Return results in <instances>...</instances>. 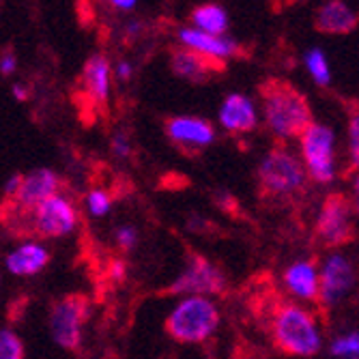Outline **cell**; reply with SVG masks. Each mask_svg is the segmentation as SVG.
<instances>
[{"instance_id":"7a4b0ae2","label":"cell","mask_w":359,"mask_h":359,"mask_svg":"<svg viewBox=\"0 0 359 359\" xmlns=\"http://www.w3.org/2000/svg\"><path fill=\"white\" fill-rule=\"evenodd\" d=\"M260 100L269 129L280 138H302L314 123L308 100L284 80H265L260 84Z\"/></svg>"},{"instance_id":"d6a6232c","label":"cell","mask_w":359,"mask_h":359,"mask_svg":"<svg viewBox=\"0 0 359 359\" xmlns=\"http://www.w3.org/2000/svg\"><path fill=\"white\" fill-rule=\"evenodd\" d=\"M13 95L18 97V100H20V102H24V100H26V97H28V93H26V90H24V88H22L20 84H15V86H13Z\"/></svg>"},{"instance_id":"d6986e66","label":"cell","mask_w":359,"mask_h":359,"mask_svg":"<svg viewBox=\"0 0 359 359\" xmlns=\"http://www.w3.org/2000/svg\"><path fill=\"white\" fill-rule=\"evenodd\" d=\"M286 284L288 288L299 297L306 299H316L318 297V280H316V269L312 263H297L286 271Z\"/></svg>"},{"instance_id":"8992f818","label":"cell","mask_w":359,"mask_h":359,"mask_svg":"<svg viewBox=\"0 0 359 359\" xmlns=\"http://www.w3.org/2000/svg\"><path fill=\"white\" fill-rule=\"evenodd\" d=\"M351 201L344 194H330L323 203L318 222H316V239L325 248H340L355 239V226L351 222Z\"/></svg>"},{"instance_id":"ac0fdd59","label":"cell","mask_w":359,"mask_h":359,"mask_svg":"<svg viewBox=\"0 0 359 359\" xmlns=\"http://www.w3.org/2000/svg\"><path fill=\"white\" fill-rule=\"evenodd\" d=\"M50 263V254L39 245H22L7 258V267L15 276H32Z\"/></svg>"},{"instance_id":"e0dca14e","label":"cell","mask_w":359,"mask_h":359,"mask_svg":"<svg viewBox=\"0 0 359 359\" xmlns=\"http://www.w3.org/2000/svg\"><path fill=\"white\" fill-rule=\"evenodd\" d=\"M353 284V269L348 265V260L342 256H332L327 260V265L323 269L320 278V297L325 304L338 302L344 292Z\"/></svg>"},{"instance_id":"5bb4252c","label":"cell","mask_w":359,"mask_h":359,"mask_svg":"<svg viewBox=\"0 0 359 359\" xmlns=\"http://www.w3.org/2000/svg\"><path fill=\"white\" fill-rule=\"evenodd\" d=\"M316 28L327 35H348L351 30L357 28L359 15L344 3V0H327L316 11Z\"/></svg>"},{"instance_id":"2e32d148","label":"cell","mask_w":359,"mask_h":359,"mask_svg":"<svg viewBox=\"0 0 359 359\" xmlns=\"http://www.w3.org/2000/svg\"><path fill=\"white\" fill-rule=\"evenodd\" d=\"M256 110L245 95H228L219 110V123L231 134H248L256 127Z\"/></svg>"},{"instance_id":"4fadbf2b","label":"cell","mask_w":359,"mask_h":359,"mask_svg":"<svg viewBox=\"0 0 359 359\" xmlns=\"http://www.w3.org/2000/svg\"><path fill=\"white\" fill-rule=\"evenodd\" d=\"M179 39L185 48L196 50V52H201L215 60H222V62H224V58H231V56L239 54V43L228 35H222V37L209 35L205 30L187 26V28L179 30Z\"/></svg>"},{"instance_id":"5b68a950","label":"cell","mask_w":359,"mask_h":359,"mask_svg":"<svg viewBox=\"0 0 359 359\" xmlns=\"http://www.w3.org/2000/svg\"><path fill=\"white\" fill-rule=\"evenodd\" d=\"M181 292H211V295H226L228 280L217 265L198 252H191L185 271L161 290V295H181Z\"/></svg>"},{"instance_id":"277c9868","label":"cell","mask_w":359,"mask_h":359,"mask_svg":"<svg viewBox=\"0 0 359 359\" xmlns=\"http://www.w3.org/2000/svg\"><path fill=\"white\" fill-rule=\"evenodd\" d=\"M219 325L217 308L205 297H189L181 302L164 323V332L175 342L198 344L211 338Z\"/></svg>"},{"instance_id":"52a82bcc","label":"cell","mask_w":359,"mask_h":359,"mask_svg":"<svg viewBox=\"0 0 359 359\" xmlns=\"http://www.w3.org/2000/svg\"><path fill=\"white\" fill-rule=\"evenodd\" d=\"M88 316V297L82 292H72L65 295L60 302L54 304L52 308V334L56 342L67 348V351H78L82 342V323Z\"/></svg>"},{"instance_id":"484cf974","label":"cell","mask_w":359,"mask_h":359,"mask_svg":"<svg viewBox=\"0 0 359 359\" xmlns=\"http://www.w3.org/2000/svg\"><path fill=\"white\" fill-rule=\"evenodd\" d=\"M213 198H215V205H217L224 213L233 215V217L241 215V207H239V201L235 198V196H231L228 191L219 189V191H215Z\"/></svg>"},{"instance_id":"836d02e7","label":"cell","mask_w":359,"mask_h":359,"mask_svg":"<svg viewBox=\"0 0 359 359\" xmlns=\"http://www.w3.org/2000/svg\"><path fill=\"white\" fill-rule=\"evenodd\" d=\"M355 194H357V209H359V177L355 181Z\"/></svg>"},{"instance_id":"3957f363","label":"cell","mask_w":359,"mask_h":359,"mask_svg":"<svg viewBox=\"0 0 359 359\" xmlns=\"http://www.w3.org/2000/svg\"><path fill=\"white\" fill-rule=\"evenodd\" d=\"M258 187L260 196L269 201H292L304 194L306 172L299 159L290 151L276 147L263 159L258 168Z\"/></svg>"},{"instance_id":"ba28073f","label":"cell","mask_w":359,"mask_h":359,"mask_svg":"<svg viewBox=\"0 0 359 359\" xmlns=\"http://www.w3.org/2000/svg\"><path fill=\"white\" fill-rule=\"evenodd\" d=\"M62 179L58 175H54L52 170H37L28 177L22 179V185L18 187V191L13 196H5L3 203V211L7 213L9 209H13V217L22 215L28 217L32 211H35L41 203H46L52 196H56V191L60 189Z\"/></svg>"},{"instance_id":"9a60e30c","label":"cell","mask_w":359,"mask_h":359,"mask_svg":"<svg viewBox=\"0 0 359 359\" xmlns=\"http://www.w3.org/2000/svg\"><path fill=\"white\" fill-rule=\"evenodd\" d=\"M84 90L95 106H106L110 95V60L104 54H93L82 69Z\"/></svg>"},{"instance_id":"7402d4cb","label":"cell","mask_w":359,"mask_h":359,"mask_svg":"<svg viewBox=\"0 0 359 359\" xmlns=\"http://www.w3.org/2000/svg\"><path fill=\"white\" fill-rule=\"evenodd\" d=\"M0 357L3 359H24V344L18 334L5 330L0 336Z\"/></svg>"},{"instance_id":"83f0119b","label":"cell","mask_w":359,"mask_h":359,"mask_svg":"<svg viewBox=\"0 0 359 359\" xmlns=\"http://www.w3.org/2000/svg\"><path fill=\"white\" fill-rule=\"evenodd\" d=\"M15 65H18L15 54L11 50H5L3 58H0V72H3V76H11L15 72Z\"/></svg>"},{"instance_id":"6da1fadb","label":"cell","mask_w":359,"mask_h":359,"mask_svg":"<svg viewBox=\"0 0 359 359\" xmlns=\"http://www.w3.org/2000/svg\"><path fill=\"white\" fill-rule=\"evenodd\" d=\"M248 306L254 314V320L267 332L280 353L292 357H310L318 351L320 338L314 316L295 302L280 295L273 282L256 286L250 292Z\"/></svg>"},{"instance_id":"cb8c5ba5","label":"cell","mask_w":359,"mask_h":359,"mask_svg":"<svg viewBox=\"0 0 359 359\" xmlns=\"http://www.w3.org/2000/svg\"><path fill=\"white\" fill-rule=\"evenodd\" d=\"M334 355H344V357H359V334H351L346 338H340L332 346Z\"/></svg>"},{"instance_id":"4316f807","label":"cell","mask_w":359,"mask_h":359,"mask_svg":"<svg viewBox=\"0 0 359 359\" xmlns=\"http://www.w3.org/2000/svg\"><path fill=\"white\" fill-rule=\"evenodd\" d=\"M116 243L123 252H129L136 245V231L134 228H121L116 233Z\"/></svg>"},{"instance_id":"603a6c76","label":"cell","mask_w":359,"mask_h":359,"mask_svg":"<svg viewBox=\"0 0 359 359\" xmlns=\"http://www.w3.org/2000/svg\"><path fill=\"white\" fill-rule=\"evenodd\" d=\"M348 153L351 166L359 170V108L348 118Z\"/></svg>"},{"instance_id":"4dcf8cb0","label":"cell","mask_w":359,"mask_h":359,"mask_svg":"<svg viewBox=\"0 0 359 359\" xmlns=\"http://www.w3.org/2000/svg\"><path fill=\"white\" fill-rule=\"evenodd\" d=\"M116 76H118L121 80H129V78H132V65H129L127 60H121V62L116 65Z\"/></svg>"},{"instance_id":"9c48e42d","label":"cell","mask_w":359,"mask_h":359,"mask_svg":"<svg viewBox=\"0 0 359 359\" xmlns=\"http://www.w3.org/2000/svg\"><path fill=\"white\" fill-rule=\"evenodd\" d=\"M334 132L330 127L312 123L302 136V151L310 177L316 183L334 179Z\"/></svg>"},{"instance_id":"f1b7e54d","label":"cell","mask_w":359,"mask_h":359,"mask_svg":"<svg viewBox=\"0 0 359 359\" xmlns=\"http://www.w3.org/2000/svg\"><path fill=\"white\" fill-rule=\"evenodd\" d=\"M233 359H260L248 342H239L233 351Z\"/></svg>"},{"instance_id":"d4e9b609","label":"cell","mask_w":359,"mask_h":359,"mask_svg":"<svg viewBox=\"0 0 359 359\" xmlns=\"http://www.w3.org/2000/svg\"><path fill=\"white\" fill-rule=\"evenodd\" d=\"M112 196L114 194H108L104 189H93L90 196H88V207L95 215H104L108 209H110V203H112Z\"/></svg>"},{"instance_id":"44dd1931","label":"cell","mask_w":359,"mask_h":359,"mask_svg":"<svg viewBox=\"0 0 359 359\" xmlns=\"http://www.w3.org/2000/svg\"><path fill=\"white\" fill-rule=\"evenodd\" d=\"M304 62L310 72V76L314 78V82L318 86H327L332 82V72H330V62H327V56L320 48H312L306 52L304 56Z\"/></svg>"},{"instance_id":"7c38bea8","label":"cell","mask_w":359,"mask_h":359,"mask_svg":"<svg viewBox=\"0 0 359 359\" xmlns=\"http://www.w3.org/2000/svg\"><path fill=\"white\" fill-rule=\"evenodd\" d=\"M170 67L177 76L191 82H207L213 74L224 72V62L189 48H177L170 54Z\"/></svg>"},{"instance_id":"ffe728a7","label":"cell","mask_w":359,"mask_h":359,"mask_svg":"<svg viewBox=\"0 0 359 359\" xmlns=\"http://www.w3.org/2000/svg\"><path fill=\"white\" fill-rule=\"evenodd\" d=\"M191 22L194 28L205 30L209 35H226L228 26H231V20H228V13L224 7L219 5H201L191 11Z\"/></svg>"},{"instance_id":"8fae6325","label":"cell","mask_w":359,"mask_h":359,"mask_svg":"<svg viewBox=\"0 0 359 359\" xmlns=\"http://www.w3.org/2000/svg\"><path fill=\"white\" fill-rule=\"evenodd\" d=\"M166 134L183 153H194V151H201L213 142L215 129L205 118L172 116L166 121Z\"/></svg>"},{"instance_id":"1f68e13d","label":"cell","mask_w":359,"mask_h":359,"mask_svg":"<svg viewBox=\"0 0 359 359\" xmlns=\"http://www.w3.org/2000/svg\"><path fill=\"white\" fill-rule=\"evenodd\" d=\"M108 3H110L112 7L121 9V11H129V9H134V7H136L138 0H108Z\"/></svg>"},{"instance_id":"30bf717a","label":"cell","mask_w":359,"mask_h":359,"mask_svg":"<svg viewBox=\"0 0 359 359\" xmlns=\"http://www.w3.org/2000/svg\"><path fill=\"white\" fill-rule=\"evenodd\" d=\"M30 215L35 217L32 219V233L41 237H50V239L72 233L78 222V213L74 205L69 201L60 198V196H52V198L41 203Z\"/></svg>"},{"instance_id":"f546056e","label":"cell","mask_w":359,"mask_h":359,"mask_svg":"<svg viewBox=\"0 0 359 359\" xmlns=\"http://www.w3.org/2000/svg\"><path fill=\"white\" fill-rule=\"evenodd\" d=\"M112 149H114V153H118L121 157L129 155V151H132V147H129V140H127L125 134H116V136L112 138Z\"/></svg>"}]
</instances>
